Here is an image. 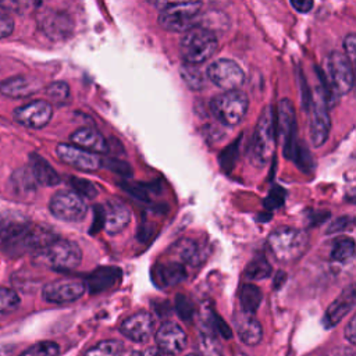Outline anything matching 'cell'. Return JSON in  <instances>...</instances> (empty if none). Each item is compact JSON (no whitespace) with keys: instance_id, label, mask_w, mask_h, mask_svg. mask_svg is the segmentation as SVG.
Wrapping results in <instances>:
<instances>
[{"instance_id":"cell-1","label":"cell","mask_w":356,"mask_h":356,"mask_svg":"<svg viewBox=\"0 0 356 356\" xmlns=\"http://www.w3.org/2000/svg\"><path fill=\"white\" fill-rule=\"evenodd\" d=\"M275 150V122L273 107L267 106L261 111L250 142V161L254 167H266Z\"/></svg>"},{"instance_id":"cell-2","label":"cell","mask_w":356,"mask_h":356,"mask_svg":"<svg viewBox=\"0 0 356 356\" xmlns=\"http://www.w3.org/2000/svg\"><path fill=\"white\" fill-rule=\"evenodd\" d=\"M309 236L305 231L293 227H278L267 239V245L278 261L291 263L302 257L307 249Z\"/></svg>"},{"instance_id":"cell-3","label":"cell","mask_w":356,"mask_h":356,"mask_svg":"<svg viewBox=\"0 0 356 356\" xmlns=\"http://www.w3.org/2000/svg\"><path fill=\"white\" fill-rule=\"evenodd\" d=\"M218 42L213 31L193 25L184 32L179 42V51L185 63L199 65L209 60L217 50Z\"/></svg>"},{"instance_id":"cell-4","label":"cell","mask_w":356,"mask_h":356,"mask_svg":"<svg viewBox=\"0 0 356 356\" xmlns=\"http://www.w3.org/2000/svg\"><path fill=\"white\" fill-rule=\"evenodd\" d=\"M39 260L53 270L70 271L82 261L81 248L68 239H54L39 250Z\"/></svg>"},{"instance_id":"cell-5","label":"cell","mask_w":356,"mask_h":356,"mask_svg":"<svg viewBox=\"0 0 356 356\" xmlns=\"http://www.w3.org/2000/svg\"><path fill=\"white\" fill-rule=\"evenodd\" d=\"M248 107V96L239 89L222 92L214 96L210 103L213 115L227 127L238 125L245 118Z\"/></svg>"},{"instance_id":"cell-6","label":"cell","mask_w":356,"mask_h":356,"mask_svg":"<svg viewBox=\"0 0 356 356\" xmlns=\"http://www.w3.org/2000/svg\"><path fill=\"white\" fill-rule=\"evenodd\" d=\"M200 7V1L164 3L163 8H160L159 24L170 32H185L195 25Z\"/></svg>"},{"instance_id":"cell-7","label":"cell","mask_w":356,"mask_h":356,"mask_svg":"<svg viewBox=\"0 0 356 356\" xmlns=\"http://www.w3.org/2000/svg\"><path fill=\"white\" fill-rule=\"evenodd\" d=\"M331 129V118L327 107V100L323 92L317 90L310 100L309 111V135L314 147H320L328 139Z\"/></svg>"},{"instance_id":"cell-8","label":"cell","mask_w":356,"mask_h":356,"mask_svg":"<svg viewBox=\"0 0 356 356\" xmlns=\"http://www.w3.org/2000/svg\"><path fill=\"white\" fill-rule=\"evenodd\" d=\"M50 213L63 221H81L88 211L83 197L74 191H60L53 195L49 203Z\"/></svg>"},{"instance_id":"cell-9","label":"cell","mask_w":356,"mask_h":356,"mask_svg":"<svg viewBox=\"0 0 356 356\" xmlns=\"http://www.w3.org/2000/svg\"><path fill=\"white\" fill-rule=\"evenodd\" d=\"M353 68L345 54L331 53L328 57V89L335 96L346 95L353 88Z\"/></svg>"},{"instance_id":"cell-10","label":"cell","mask_w":356,"mask_h":356,"mask_svg":"<svg viewBox=\"0 0 356 356\" xmlns=\"http://www.w3.org/2000/svg\"><path fill=\"white\" fill-rule=\"evenodd\" d=\"M207 78L225 92L236 90L245 82L242 68L229 58H218L213 61L207 68Z\"/></svg>"},{"instance_id":"cell-11","label":"cell","mask_w":356,"mask_h":356,"mask_svg":"<svg viewBox=\"0 0 356 356\" xmlns=\"http://www.w3.org/2000/svg\"><path fill=\"white\" fill-rule=\"evenodd\" d=\"M278 128L282 139L284 154L288 159H293L298 149L296 115L295 107L289 99H282L278 103Z\"/></svg>"},{"instance_id":"cell-12","label":"cell","mask_w":356,"mask_h":356,"mask_svg":"<svg viewBox=\"0 0 356 356\" xmlns=\"http://www.w3.org/2000/svg\"><path fill=\"white\" fill-rule=\"evenodd\" d=\"M86 291V285L81 280H56L43 286L42 296L46 302L50 303H70L79 299Z\"/></svg>"},{"instance_id":"cell-13","label":"cell","mask_w":356,"mask_h":356,"mask_svg":"<svg viewBox=\"0 0 356 356\" xmlns=\"http://www.w3.org/2000/svg\"><path fill=\"white\" fill-rule=\"evenodd\" d=\"M38 25L40 31L51 40L67 39L74 29L71 17L58 10H43L38 15Z\"/></svg>"},{"instance_id":"cell-14","label":"cell","mask_w":356,"mask_h":356,"mask_svg":"<svg viewBox=\"0 0 356 356\" xmlns=\"http://www.w3.org/2000/svg\"><path fill=\"white\" fill-rule=\"evenodd\" d=\"M53 117V107L46 100H35L18 107L14 111V118L18 124L39 129L49 124Z\"/></svg>"},{"instance_id":"cell-15","label":"cell","mask_w":356,"mask_h":356,"mask_svg":"<svg viewBox=\"0 0 356 356\" xmlns=\"http://www.w3.org/2000/svg\"><path fill=\"white\" fill-rule=\"evenodd\" d=\"M56 154L63 163L82 171H95L102 165V159L97 154L83 150L75 145L60 143L56 147Z\"/></svg>"},{"instance_id":"cell-16","label":"cell","mask_w":356,"mask_h":356,"mask_svg":"<svg viewBox=\"0 0 356 356\" xmlns=\"http://www.w3.org/2000/svg\"><path fill=\"white\" fill-rule=\"evenodd\" d=\"M156 343L163 355H178L186 346V334L179 324L167 321L156 331Z\"/></svg>"},{"instance_id":"cell-17","label":"cell","mask_w":356,"mask_h":356,"mask_svg":"<svg viewBox=\"0 0 356 356\" xmlns=\"http://www.w3.org/2000/svg\"><path fill=\"white\" fill-rule=\"evenodd\" d=\"M154 330V320L153 316L147 312H138L132 316L127 317L121 325V334L134 341V342H145L153 334Z\"/></svg>"},{"instance_id":"cell-18","label":"cell","mask_w":356,"mask_h":356,"mask_svg":"<svg viewBox=\"0 0 356 356\" xmlns=\"http://www.w3.org/2000/svg\"><path fill=\"white\" fill-rule=\"evenodd\" d=\"M131 221L128 206L118 199H108L103 209V225L108 235H117L127 228Z\"/></svg>"},{"instance_id":"cell-19","label":"cell","mask_w":356,"mask_h":356,"mask_svg":"<svg viewBox=\"0 0 356 356\" xmlns=\"http://www.w3.org/2000/svg\"><path fill=\"white\" fill-rule=\"evenodd\" d=\"M355 306V286L350 284L346 286L341 295L328 306L323 317V324L325 328L337 325Z\"/></svg>"},{"instance_id":"cell-20","label":"cell","mask_w":356,"mask_h":356,"mask_svg":"<svg viewBox=\"0 0 356 356\" xmlns=\"http://www.w3.org/2000/svg\"><path fill=\"white\" fill-rule=\"evenodd\" d=\"M42 83L35 76L26 75H17L0 82V93L7 97L21 99L32 96L33 93L39 92Z\"/></svg>"},{"instance_id":"cell-21","label":"cell","mask_w":356,"mask_h":356,"mask_svg":"<svg viewBox=\"0 0 356 356\" xmlns=\"http://www.w3.org/2000/svg\"><path fill=\"white\" fill-rule=\"evenodd\" d=\"M235 330L239 339L248 345L254 346L261 341L263 330L260 323L253 314H248L245 312H239L235 314Z\"/></svg>"},{"instance_id":"cell-22","label":"cell","mask_w":356,"mask_h":356,"mask_svg":"<svg viewBox=\"0 0 356 356\" xmlns=\"http://www.w3.org/2000/svg\"><path fill=\"white\" fill-rule=\"evenodd\" d=\"M71 142L83 149L88 150L90 153H106L108 146L107 142L104 139V136L95 128L90 127H82L79 129H76L72 135H71Z\"/></svg>"},{"instance_id":"cell-23","label":"cell","mask_w":356,"mask_h":356,"mask_svg":"<svg viewBox=\"0 0 356 356\" xmlns=\"http://www.w3.org/2000/svg\"><path fill=\"white\" fill-rule=\"evenodd\" d=\"M121 277L122 271L117 267H99L88 277V282H85V285L90 293H97L117 285Z\"/></svg>"},{"instance_id":"cell-24","label":"cell","mask_w":356,"mask_h":356,"mask_svg":"<svg viewBox=\"0 0 356 356\" xmlns=\"http://www.w3.org/2000/svg\"><path fill=\"white\" fill-rule=\"evenodd\" d=\"M29 227V222L19 214L4 213L0 216V238L4 245L17 241Z\"/></svg>"},{"instance_id":"cell-25","label":"cell","mask_w":356,"mask_h":356,"mask_svg":"<svg viewBox=\"0 0 356 356\" xmlns=\"http://www.w3.org/2000/svg\"><path fill=\"white\" fill-rule=\"evenodd\" d=\"M29 172L35 182L44 186H53L60 182V177L56 170L47 163V160L36 153H32L29 157Z\"/></svg>"},{"instance_id":"cell-26","label":"cell","mask_w":356,"mask_h":356,"mask_svg":"<svg viewBox=\"0 0 356 356\" xmlns=\"http://www.w3.org/2000/svg\"><path fill=\"white\" fill-rule=\"evenodd\" d=\"M154 281L160 286H174L186 278L185 267L172 260L154 266Z\"/></svg>"},{"instance_id":"cell-27","label":"cell","mask_w":356,"mask_h":356,"mask_svg":"<svg viewBox=\"0 0 356 356\" xmlns=\"http://www.w3.org/2000/svg\"><path fill=\"white\" fill-rule=\"evenodd\" d=\"M263 299V293L259 286L253 284H245L239 293V300L242 306V312L248 314H254L259 309Z\"/></svg>"},{"instance_id":"cell-28","label":"cell","mask_w":356,"mask_h":356,"mask_svg":"<svg viewBox=\"0 0 356 356\" xmlns=\"http://www.w3.org/2000/svg\"><path fill=\"white\" fill-rule=\"evenodd\" d=\"M170 253L175 257V260L172 261H177L179 264L192 263L197 254V245L192 239H181L172 245Z\"/></svg>"},{"instance_id":"cell-29","label":"cell","mask_w":356,"mask_h":356,"mask_svg":"<svg viewBox=\"0 0 356 356\" xmlns=\"http://www.w3.org/2000/svg\"><path fill=\"white\" fill-rule=\"evenodd\" d=\"M124 343L118 339H104L89 348L83 356H121Z\"/></svg>"},{"instance_id":"cell-30","label":"cell","mask_w":356,"mask_h":356,"mask_svg":"<svg viewBox=\"0 0 356 356\" xmlns=\"http://www.w3.org/2000/svg\"><path fill=\"white\" fill-rule=\"evenodd\" d=\"M331 260L338 263H346L353 259L355 256V242L352 238L343 236L334 242L331 249Z\"/></svg>"},{"instance_id":"cell-31","label":"cell","mask_w":356,"mask_h":356,"mask_svg":"<svg viewBox=\"0 0 356 356\" xmlns=\"http://www.w3.org/2000/svg\"><path fill=\"white\" fill-rule=\"evenodd\" d=\"M181 76L184 79V82L186 83V86L192 90H200L204 86V78H203V72L202 70L195 65V64H188L184 63L181 70Z\"/></svg>"},{"instance_id":"cell-32","label":"cell","mask_w":356,"mask_h":356,"mask_svg":"<svg viewBox=\"0 0 356 356\" xmlns=\"http://www.w3.org/2000/svg\"><path fill=\"white\" fill-rule=\"evenodd\" d=\"M271 274V266L266 257H254L245 268V275L249 280H263Z\"/></svg>"},{"instance_id":"cell-33","label":"cell","mask_w":356,"mask_h":356,"mask_svg":"<svg viewBox=\"0 0 356 356\" xmlns=\"http://www.w3.org/2000/svg\"><path fill=\"white\" fill-rule=\"evenodd\" d=\"M19 306V296L15 291L0 288V317L11 314Z\"/></svg>"},{"instance_id":"cell-34","label":"cell","mask_w":356,"mask_h":356,"mask_svg":"<svg viewBox=\"0 0 356 356\" xmlns=\"http://www.w3.org/2000/svg\"><path fill=\"white\" fill-rule=\"evenodd\" d=\"M60 346L53 341L38 342L25 349L19 356H58Z\"/></svg>"},{"instance_id":"cell-35","label":"cell","mask_w":356,"mask_h":356,"mask_svg":"<svg viewBox=\"0 0 356 356\" xmlns=\"http://www.w3.org/2000/svg\"><path fill=\"white\" fill-rule=\"evenodd\" d=\"M71 185H72V188L75 189L74 192L78 193L81 197H89V199H92V197H95V196L97 195L96 186H95L90 181H88V179H82V178H75V177H72V178H71Z\"/></svg>"},{"instance_id":"cell-36","label":"cell","mask_w":356,"mask_h":356,"mask_svg":"<svg viewBox=\"0 0 356 356\" xmlns=\"http://www.w3.org/2000/svg\"><path fill=\"white\" fill-rule=\"evenodd\" d=\"M46 95L56 102H64L68 95H70V86L63 82V81H56L51 82L47 88H46Z\"/></svg>"},{"instance_id":"cell-37","label":"cell","mask_w":356,"mask_h":356,"mask_svg":"<svg viewBox=\"0 0 356 356\" xmlns=\"http://www.w3.org/2000/svg\"><path fill=\"white\" fill-rule=\"evenodd\" d=\"M175 305H177V312H178V314H179L184 320H188V318L192 317V314H193V306H192V303H191L184 295H178V296H177Z\"/></svg>"},{"instance_id":"cell-38","label":"cell","mask_w":356,"mask_h":356,"mask_svg":"<svg viewBox=\"0 0 356 356\" xmlns=\"http://www.w3.org/2000/svg\"><path fill=\"white\" fill-rule=\"evenodd\" d=\"M13 29H14L13 18L7 13L0 11V39L10 36Z\"/></svg>"},{"instance_id":"cell-39","label":"cell","mask_w":356,"mask_h":356,"mask_svg":"<svg viewBox=\"0 0 356 356\" xmlns=\"http://www.w3.org/2000/svg\"><path fill=\"white\" fill-rule=\"evenodd\" d=\"M343 50L346 58L350 61V64L355 61V54H356V38L355 33H348L343 39Z\"/></svg>"},{"instance_id":"cell-40","label":"cell","mask_w":356,"mask_h":356,"mask_svg":"<svg viewBox=\"0 0 356 356\" xmlns=\"http://www.w3.org/2000/svg\"><path fill=\"white\" fill-rule=\"evenodd\" d=\"M213 317H214V325H216V330L222 335V338H225V339L231 338L232 331H231V328L224 323V320H221L217 314H213Z\"/></svg>"},{"instance_id":"cell-41","label":"cell","mask_w":356,"mask_h":356,"mask_svg":"<svg viewBox=\"0 0 356 356\" xmlns=\"http://www.w3.org/2000/svg\"><path fill=\"white\" fill-rule=\"evenodd\" d=\"M291 6L298 13H309L313 8V1H310V0H291Z\"/></svg>"},{"instance_id":"cell-42","label":"cell","mask_w":356,"mask_h":356,"mask_svg":"<svg viewBox=\"0 0 356 356\" xmlns=\"http://www.w3.org/2000/svg\"><path fill=\"white\" fill-rule=\"evenodd\" d=\"M355 321H356V318L352 317V318L348 321L346 327H345V338H346L350 343H355V342H356V327H355Z\"/></svg>"},{"instance_id":"cell-43","label":"cell","mask_w":356,"mask_h":356,"mask_svg":"<svg viewBox=\"0 0 356 356\" xmlns=\"http://www.w3.org/2000/svg\"><path fill=\"white\" fill-rule=\"evenodd\" d=\"M348 225H350V218L349 217H341L338 218L335 222L331 224V227L328 228V232H338V231H343Z\"/></svg>"},{"instance_id":"cell-44","label":"cell","mask_w":356,"mask_h":356,"mask_svg":"<svg viewBox=\"0 0 356 356\" xmlns=\"http://www.w3.org/2000/svg\"><path fill=\"white\" fill-rule=\"evenodd\" d=\"M138 356H164L157 348H149L140 353H138Z\"/></svg>"},{"instance_id":"cell-45","label":"cell","mask_w":356,"mask_h":356,"mask_svg":"<svg viewBox=\"0 0 356 356\" xmlns=\"http://www.w3.org/2000/svg\"><path fill=\"white\" fill-rule=\"evenodd\" d=\"M186 356H200V355H196V353H191V355H186Z\"/></svg>"},{"instance_id":"cell-46","label":"cell","mask_w":356,"mask_h":356,"mask_svg":"<svg viewBox=\"0 0 356 356\" xmlns=\"http://www.w3.org/2000/svg\"><path fill=\"white\" fill-rule=\"evenodd\" d=\"M132 356H138V353H134V355H132Z\"/></svg>"}]
</instances>
